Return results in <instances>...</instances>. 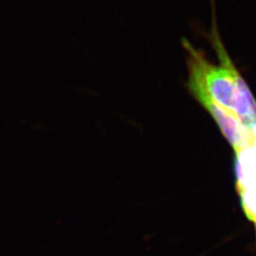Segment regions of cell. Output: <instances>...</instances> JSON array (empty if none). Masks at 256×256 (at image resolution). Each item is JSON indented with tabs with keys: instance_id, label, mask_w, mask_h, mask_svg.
Instances as JSON below:
<instances>
[{
	"instance_id": "1",
	"label": "cell",
	"mask_w": 256,
	"mask_h": 256,
	"mask_svg": "<svg viewBox=\"0 0 256 256\" xmlns=\"http://www.w3.org/2000/svg\"><path fill=\"white\" fill-rule=\"evenodd\" d=\"M212 21L209 39L220 59L218 66L212 64L186 38L182 40L187 52L189 92L200 104L212 102L236 115L245 126L256 128V99L220 39L214 10Z\"/></svg>"
},
{
	"instance_id": "2",
	"label": "cell",
	"mask_w": 256,
	"mask_h": 256,
	"mask_svg": "<svg viewBox=\"0 0 256 256\" xmlns=\"http://www.w3.org/2000/svg\"></svg>"
}]
</instances>
